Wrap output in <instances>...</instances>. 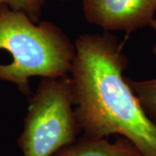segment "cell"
Listing matches in <instances>:
<instances>
[{
    "label": "cell",
    "mask_w": 156,
    "mask_h": 156,
    "mask_svg": "<svg viewBox=\"0 0 156 156\" xmlns=\"http://www.w3.org/2000/svg\"><path fill=\"white\" fill-rule=\"evenodd\" d=\"M72 79L75 110L84 136L112 134L132 142L143 156H156V123L147 115L123 72L128 57L108 32L75 41Z\"/></svg>",
    "instance_id": "1"
},
{
    "label": "cell",
    "mask_w": 156,
    "mask_h": 156,
    "mask_svg": "<svg viewBox=\"0 0 156 156\" xmlns=\"http://www.w3.org/2000/svg\"><path fill=\"white\" fill-rule=\"evenodd\" d=\"M0 50L12 57L0 63V81L14 83L24 95H30V77L69 75L76 55L75 44L56 24L35 23L6 6L0 8Z\"/></svg>",
    "instance_id": "2"
},
{
    "label": "cell",
    "mask_w": 156,
    "mask_h": 156,
    "mask_svg": "<svg viewBox=\"0 0 156 156\" xmlns=\"http://www.w3.org/2000/svg\"><path fill=\"white\" fill-rule=\"evenodd\" d=\"M80 130L70 76L42 78L17 139L23 156H53L76 141Z\"/></svg>",
    "instance_id": "3"
},
{
    "label": "cell",
    "mask_w": 156,
    "mask_h": 156,
    "mask_svg": "<svg viewBox=\"0 0 156 156\" xmlns=\"http://www.w3.org/2000/svg\"><path fill=\"white\" fill-rule=\"evenodd\" d=\"M83 10L88 22L106 31L131 33L150 26L156 0H83Z\"/></svg>",
    "instance_id": "4"
},
{
    "label": "cell",
    "mask_w": 156,
    "mask_h": 156,
    "mask_svg": "<svg viewBox=\"0 0 156 156\" xmlns=\"http://www.w3.org/2000/svg\"><path fill=\"white\" fill-rule=\"evenodd\" d=\"M53 156H143L135 146L118 136L110 142L107 138L84 136L56 153Z\"/></svg>",
    "instance_id": "5"
},
{
    "label": "cell",
    "mask_w": 156,
    "mask_h": 156,
    "mask_svg": "<svg viewBox=\"0 0 156 156\" xmlns=\"http://www.w3.org/2000/svg\"><path fill=\"white\" fill-rule=\"evenodd\" d=\"M127 81L147 115L156 123V77L147 80L127 78Z\"/></svg>",
    "instance_id": "6"
},
{
    "label": "cell",
    "mask_w": 156,
    "mask_h": 156,
    "mask_svg": "<svg viewBox=\"0 0 156 156\" xmlns=\"http://www.w3.org/2000/svg\"><path fill=\"white\" fill-rule=\"evenodd\" d=\"M46 0H0V8L6 6L12 11L28 16L33 22L38 23Z\"/></svg>",
    "instance_id": "7"
},
{
    "label": "cell",
    "mask_w": 156,
    "mask_h": 156,
    "mask_svg": "<svg viewBox=\"0 0 156 156\" xmlns=\"http://www.w3.org/2000/svg\"><path fill=\"white\" fill-rule=\"evenodd\" d=\"M150 26L156 31V19H154V21L152 22V23H151ZM153 50V53H154V54H155V55H156V44L154 45V47H153V50Z\"/></svg>",
    "instance_id": "8"
},
{
    "label": "cell",
    "mask_w": 156,
    "mask_h": 156,
    "mask_svg": "<svg viewBox=\"0 0 156 156\" xmlns=\"http://www.w3.org/2000/svg\"><path fill=\"white\" fill-rule=\"evenodd\" d=\"M62 1H68V0H62Z\"/></svg>",
    "instance_id": "9"
}]
</instances>
